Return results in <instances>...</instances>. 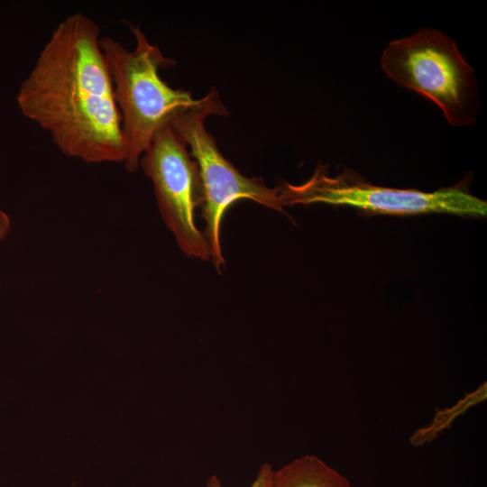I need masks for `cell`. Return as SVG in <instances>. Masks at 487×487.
Segmentation results:
<instances>
[{"label":"cell","mask_w":487,"mask_h":487,"mask_svg":"<svg viewBox=\"0 0 487 487\" xmlns=\"http://www.w3.org/2000/svg\"><path fill=\"white\" fill-rule=\"evenodd\" d=\"M273 471L270 464H262L250 487H271ZM206 487H223V485L216 475H211L207 481Z\"/></svg>","instance_id":"9c48e42d"},{"label":"cell","mask_w":487,"mask_h":487,"mask_svg":"<svg viewBox=\"0 0 487 487\" xmlns=\"http://www.w3.org/2000/svg\"><path fill=\"white\" fill-rule=\"evenodd\" d=\"M10 218L2 210H0V240L4 239L10 232Z\"/></svg>","instance_id":"30bf717a"},{"label":"cell","mask_w":487,"mask_h":487,"mask_svg":"<svg viewBox=\"0 0 487 487\" xmlns=\"http://www.w3.org/2000/svg\"><path fill=\"white\" fill-rule=\"evenodd\" d=\"M381 66L397 85L436 104L451 125L467 127L475 123L480 106L476 78L448 35L423 27L391 41L382 52Z\"/></svg>","instance_id":"3957f363"},{"label":"cell","mask_w":487,"mask_h":487,"mask_svg":"<svg viewBox=\"0 0 487 487\" xmlns=\"http://www.w3.org/2000/svg\"><path fill=\"white\" fill-rule=\"evenodd\" d=\"M487 396L486 382L481 385L473 392L465 395L452 407L436 412L432 422L427 426L419 428L410 437V442L414 446L423 445L431 441L440 432L447 428L452 422L468 409L477 403L483 401Z\"/></svg>","instance_id":"ba28073f"},{"label":"cell","mask_w":487,"mask_h":487,"mask_svg":"<svg viewBox=\"0 0 487 487\" xmlns=\"http://www.w3.org/2000/svg\"><path fill=\"white\" fill-rule=\"evenodd\" d=\"M130 28L135 38L133 50L109 36L101 37L100 46L122 119L127 150L124 164L128 171H135L155 134L178 115L196 109L222 116L229 112L214 87L207 96L196 99L191 92L169 86L160 70L174 66L175 60L164 56L139 27Z\"/></svg>","instance_id":"7a4b0ae2"},{"label":"cell","mask_w":487,"mask_h":487,"mask_svg":"<svg viewBox=\"0 0 487 487\" xmlns=\"http://www.w3.org/2000/svg\"><path fill=\"white\" fill-rule=\"evenodd\" d=\"M271 487H351L349 481L319 457L297 458L273 471Z\"/></svg>","instance_id":"52a82bcc"},{"label":"cell","mask_w":487,"mask_h":487,"mask_svg":"<svg viewBox=\"0 0 487 487\" xmlns=\"http://www.w3.org/2000/svg\"><path fill=\"white\" fill-rule=\"evenodd\" d=\"M139 166L152 180L161 217L183 253L211 259L208 244L195 224L202 191L198 163L170 124L160 130L142 155Z\"/></svg>","instance_id":"8992f818"},{"label":"cell","mask_w":487,"mask_h":487,"mask_svg":"<svg viewBox=\"0 0 487 487\" xmlns=\"http://www.w3.org/2000/svg\"><path fill=\"white\" fill-rule=\"evenodd\" d=\"M214 115L206 109L187 111L171 125L182 137L198 163L201 182V212L206 226L203 232L217 270L225 265L220 227L226 209L235 201L249 199L266 207L283 211L278 201L277 188L265 185L261 178L242 174L219 151L213 135L205 126L206 118Z\"/></svg>","instance_id":"5b68a950"},{"label":"cell","mask_w":487,"mask_h":487,"mask_svg":"<svg viewBox=\"0 0 487 487\" xmlns=\"http://www.w3.org/2000/svg\"><path fill=\"white\" fill-rule=\"evenodd\" d=\"M277 189L281 208L297 204L325 203L386 215H487L486 201L471 194L464 182L431 192L392 188L365 182L350 170L331 177L326 165H319L306 182L299 185L286 183Z\"/></svg>","instance_id":"277c9868"},{"label":"cell","mask_w":487,"mask_h":487,"mask_svg":"<svg viewBox=\"0 0 487 487\" xmlns=\"http://www.w3.org/2000/svg\"><path fill=\"white\" fill-rule=\"evenodd\" d=\"M100 39L88 16L64 18L16 99L23 115L48 132L63 154L87 163L124 162L122 119Z\"/></svg>","instance_id":"6da1fadb"}]
</instances>
